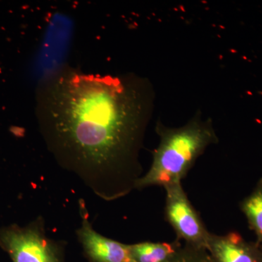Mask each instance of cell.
<instances>
[{
    "label": "cell",
    "instance_id": "cell-8",
    "mask_svg": "<svg viewBox=\"0 0 262 262\" xmlns=\"http://www.w3.org/2000/svg\"><path fill=\"white\" fill-rule=\"evenodd\" d=\"M239 208L247 220L249 228L262 246V178L256 183L252 192L239 203Z\"/></svg>",
    "mask_w": 262,
    "mask_h": 262
},
{
    "label": "cell",
    "instance_id": "cell-5",
    "mask_svg": "<svg viewBox=\"0 0 262 262\" xmlns=\"http://www.w3.org/2000/svg\"><path fill=\"white\" fill-rule=\"evenodd\" d=\"M82 223L77 234L84 253L93 262H134L129 245L122 244L98 233L91 225L84 202L80 200Z\"/></svg>",
    "mask_w": 262,
    "mask_h": 262
},
{
    "label": "cell",
    "instance_id": "cell-4",
    "mask_svg": "<svg viewBox=\"0 0 262 262\" xmlns=\"http://www.w3.org/2000/svg\"><path fill=\"white\" fill-rule=\"evenodd\" d=\"M165 196V219L171 226L177 239L196 248H208L211 232L189 201L182 182L163 187Z\"/></svg>",
    "mask_w": 262,
    "mask_h": 262
},
{
    "label": "cell",
    "instance_id": "cell-3",
    "mask_svg": "<svg viewBox=\"0 0 262 262\" xmlns=\"http://www.w3.org/2000/svg\"><path fill=\"white\" fill-rule=\"evenodd\" d=\"M0 244L13 262H61L59 247L46 236L40 220L0 229Z\"/></svg>",
    "mask_w": 262,
    "mask_h": 262
},
{
    "label": "cell",
    "instance_id": "cell-7",
    "mask_svg": "<svg viewBox=\"0 0 262 262\" xmlns=\"http://www.w3.org/2000/svg\"><path fill=\"white\" fill-rule=\"evenodd\" d=\"M182 241L146 242L129 245L134 262H170L182 248Z\"/></svg>",
    "mask_w": 262,
    "mask_h": 262
},
{
    "label": "cell",
    "instance_id": "cell-2",
    "mask_svg": "<svg viewBox=\"0 0 262 262\" xmlns=\"http://www.w3.org/2000/svg\"><path fill=\"white\" fill-rule=\"evenodd\" d=\"M156 132L160 144L153 153L149 170L136 182L138 190L182 182L207 148L219 142L211 120H204L201 114H196L179 127H168L159 122Z\"/></svg>",
    "mask_w": 262,
    "mask_h": 262
},
{
    "label": "cell",
    "instance_id": "cell-9",
    "mask_svg": "<svg viewBox=\"0 0 262 262\" xmlns=\"http://www.w3.org/2000/svg\"><path fill=\"white\" fill-rule=\"evenodd\" d=\"M170 262H213L209 253L205 248L183 244L182 248Z\"/></svg>",
    "mask_w": 262,
    "mask_h": 262
},
{
    "label": "cell",
    "instance_id": "cell-1",
    "mask_svg": "<svg viewBox=\"0 0 262 262\" xmlns=\"http://www.w3.org/2000/svg\"><path fill=\"white\" fill-rule=\"evenodd\" d=\"M39 92L40 132L62 168L106 201L136 190L154 107L151 84L135 76L69 70L51 77Z\"/></svg>",
    "mask_w": 262,
    "mask_h": 262
},
{
    "label": "cell",
    "instance_id": "cell-10",
    "mask_svg": "<svg viewBox=\"0 0 262 262\" xmlns=\"http://www.w3.org/2000/svg\"></svg>",
    "mask_w": 262,
    "mask_h": 262
},
{
    "label": "cell",
    "instance_id": "cell-6",
    "mask_svg": "<svg viewBox=\"0 0 262 262\" xmlns=\"http://www.w3.org/2000/svg\"><path fill=\"white\" fill-rule=\"evenodd\" d=\"M207 251L213 262H262L261 245L246 241L238 232H211Z\"/></svg>",
    "mask_w": 262,
    "mask_h": 262
}]
</instances>
